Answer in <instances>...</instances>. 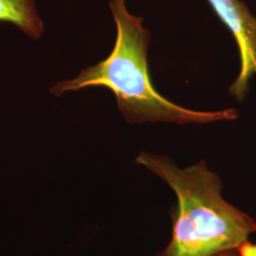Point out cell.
I'll return each mask as SVG.
<instances>
[{
    "label": "cell",
    "instance_id": "1",
    "mask_svg": "<svg viewBox=\"0 0 256 256\" xmlns=\"http://www.w3.org/2000/svg\"><path fill=\"white\" fill-rule=\"evenodd\" d=\"M117 27L115 46L108 58L82 70L72 80L56 84L50 90L55 96L92 86L108 88L116 97L120 113L130 124L169 122L207 124L238 119L234 108L218 111L188 110L167 100L151 82L147 48L150 34L142 26V18L128 12L124 0H110Z\"/></svg>",
    "mask_w": 256,
    "mask_h": 256
},
{
    "label": "cell",
    "instance_id": "2",
    "mask_svg": "<svg viewBox=\"0 0 256 256\" xmlns=\"http://www.w3.org/2000/svg\"><path fill=\"white\" fill-rule=\"evenodd\" d=\"M146 167L176 192L178 210L169 245L158 256H218L238 250L256 232V222L226 202L220 176L205 162L182 169L167 156L142 152Z\"/></svg>",
    "mask_w": 256,
    "mask_h": 256
},
{
    "label": "cell",
    "instance_id": "3",
    "mask_svg": "<svg viewBox=\"0 0 256 256\" xmlns=\"http://www.w3.org/2000/svg\"><path fill=\"white\" fill-rule=\"evenodd\" d=\"M208 2L238 44L240 70L230 86V93L241 102L247 95L250 80L256 76V18L241 0Z\"/></svg>",
    "mask_w": 256,
    "mask_h": 256
},
{
    "label": "cell",
    "instance_id": "4",
    "mask_svg": "<svg viewBox=\"0 0 256 256\" xmlns=\"http://www.w3.org/2000/svg\"><path fill=\"white\" fill-rule=\"evenodd\" d=\"M0 22L14 24L34 40L41 36L44 30L36 0H0Z\"/></svg>",
    "mask_w": 256,
    "mask_h": 256
},
{
    "label": "cell",
    "instance_id": "5",
    "mask_svg": "<svg viewBox=\"0 0 256 256\" xmlns=\"http://www.w3.org/2000/svg\"><path fill=\"white\" fill-rule=\"evenodd\" d=\"M238 256H256V245L247 240L238 248Z\"/></svg>",
    "mask_w": 256,
    "mask_h": 256
},
{
    "label": "cell",
    "instance_id": "6",
    "mask_svg": "<svg viewBox=\"0 0 256 256\" xmlns=\"http://www.w3.org/2000/svg\"><path fill=\"white\" fill-rule=\"evenodd\" d=\"M218 256H238V250H229V252H225L223 254H220Z\"/></svg>",
    "mask_w": 256,
    "mask_h": 256
}]
</instances>
